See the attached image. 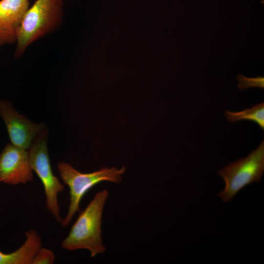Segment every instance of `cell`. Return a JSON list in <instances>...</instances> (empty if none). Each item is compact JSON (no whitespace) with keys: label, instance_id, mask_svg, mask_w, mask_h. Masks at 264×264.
I'll return each instance as SVG.
<instances>
[{"label":"cell","instance_id":"obj_1","mask_svg":"<svg viewBox=\"0 0 264 264\" xmlns=\"http://www.w3.org/2000/svg\"><path fill=\"white\" fill-rule=\"evenodd\" d=\"M108 197L107 190L97 193L82 211L72 226L62 247L68 250L87 249L91 257L104 252L102 244L101 220L103 210Z\"/></svg>","mask_w":264,"mask_h":264},{"label":"cell","instance_id":"obj_9","mask_svg":"<svg viewBox=\"0 0 264 264\" xmlns=\"http://www.w3.org/2000/svg\"><path fill=\"white\" fill-rule=\"evenodd\" d=\"M25 234V242L17 250L9 253L0 251V264H32L35 255L42 247L41 238L34 229Z\"/></svg>","mask_w":264,"mask_h":264},{"label":"cell","instance_id":"obj_11","mask_svg":"<svg viewBox=\"0 0 264 264\" xmlns=\"http://www.w3.org/2000/svg\"><path fill=\"white\" fill-rule=\"evenodd\" d=\"M237 78L239 81L238 87L241 90L246 89L249 87H259L262 88H264V77L249 78L241 74L238 75Z\"/></svg>","mask_w":264,"mask_h":264},{"label":"cell","instance_id":"obj_8","mask_svg":"<svg viewBox=\"0 0 264 264\" xmlns=\"http://www.w3.org/2000/svg\"><path fill=\"white\" fill-rule=\"evenodd\" d=\"M28 0H0V46L16 41Z\"/></svg>","mask_w":264,"mask_h":264},{"label":"cell","instance_id":"obj_5","mask_svg":"<svg viewBox=\"0 0 264 264\" xmlns=\"http://www.w3.org/2000/svg\"><path fill=\"white\" fill-rule=\"evenodd\" d=\"M47 132L43 131L33 141L29 148V158L31 169L42 182L46 198V206L56 221L62 223L58 195L65 188L53 173L47 148Z\"/></svg>","mask_w":264,"mask_h":264},{"label":"cell","instance_id":"obj_2","mask_svg":"<svg viewBox=\"0 0 264 264\" xmlns=\"http://www.w3.org/2000/svg\"><path fill=\"white\" fill-rule=\"evenodd\" d=\"M62 0H37L25 13L17 37L16 56L54 29L61 21Z\"/></svg>","mask_w":264,"mask_h":264},{"label":"cell","instance_id":"obj_6","mask_svg":"<svg viewBox=\"0 0 264 264\" xmlns=\"http://www.w3.org/2000/svg\"><path fill=\"white\" fill-rule=\"evenodd\" d=\"M0 116L3 120L12 145L29 149L34 139L44 131V127L28 120L18 112L11 104L0 100Z\"/></svg>","mask_w":264,"mask_h":264},{"label":"cell","instance_id":"obj_13","mask_svg":"<svg viewBox=\"0 0 264 264\" xmlns=\"http://www.w3.org/2000/svg\"><path fill=\"white\" fill-rule=\"evenodd\" d=\"M0 182H1V181H0Z\"/></svg>","mask_w":264,"mask_h":264},{"label":"cell","instance_id":"obj_7","mask_svg":"<svg viewBox=\"0 0 264 264\" xmlns=\"http://www.w3.org/2000/svg\"><path fill=\"white\" fill-rule=\"evenodd\" d=\"M28 153L8 143L0 154V179L10 185L26 184L33 180Z\"/></svg>","mask_w":264,"mask_h":264},{"label":"cell","instance_id":"obj_4","mask_svg":"<svg viewBox=\"0 0 264 264\" xmlns=\"http://www.w3.org/2000/svg\"><path fill=\"white\" fill-rule=\"evenodd\" d=\"M264 171V141L246 157L229 163L217 174L224 179L225 186L218 196L224 201L231 200L245 186L259 182Z\"/></svg>","mask_w":264,"mask_h":264},{"label":"cell","instance_id":"obj_10","mask_svg":"<svg viewBox=\"0 0 264 264\" xmlns=\"http://www.w3.org/2000/svg\"><path fill=\"white\" fill-rule=\"evenodd\" d=\"M225 115L228 121L235 122L241 120L251 121L256 123L263 130L264 129V103L253 106L251 108L241 111H225Z\"/></svg>","mask_w":264,"mask_h":264},{"label":"cell","instance_id":"obj_12","mask_svg":"<svg viewBox=\"0 0 264 264\" xmlns=\"http://www.w3.org/2000/svg\"><path fill=\"white\" fill-rule=\"evenodd\" d=\"M55 259V254L52 250L41 247L35 255L32 264H52Z\"/></svg>","mask_w":264,"mask_h":264},{"label":"cell","instance_id":"obj_3","mask_svg":"<svg viewBox=\"0 0 264 264\" xmlns=\"http://www.w3.org/2000/svg\"><path fill=\"white\" fill-rule=\"evenodd\" d=\"M58 169L62 181L69 188L70 194L68 212L61 223L63 227L68 225L75 214L79 210L82 198L91 188L105 181L120 183L121 175L126 171L124 166L120 169L104 167L92 173H82L64 162L58 164Z\"/></svg>","mask_w":264,"mask_h":264}]
</instances>
